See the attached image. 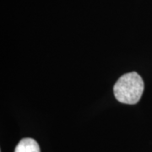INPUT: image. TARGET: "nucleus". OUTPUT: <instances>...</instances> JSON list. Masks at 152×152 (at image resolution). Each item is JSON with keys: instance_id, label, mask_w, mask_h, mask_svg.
I'll return each mask as SVG.
<instances>
[{"instance_id": "1", "label": "nucleus", "mask_w": 152, "mask_h": 152, "mask_svg": "<svg viewBox=\"0 0 152 152\" xmlns=\"http://www.w3.org/2000/svg\"><path fill=\"white\" fill-rule=\"evenodd\" d=\"M145 84L141 76L136 72L121 76L113 86L115 98L121 103L134 105L139 102L144 92Z\"/></svg>"}, {"instance_id": "2", "label": "nucleus", "mask_w": 152, "mask_h": 152, "mask_svg": "<svg viewBox=\"0 0 152 152\" xmlns=\"http://www.w3.org/2000/svg\"><path fill=\"white\" fill-rule=\"evenodd\" d=\"M15 152H41L38 143L31 138L22 139L15 149Z\"/></svg>"}]
</instances>
